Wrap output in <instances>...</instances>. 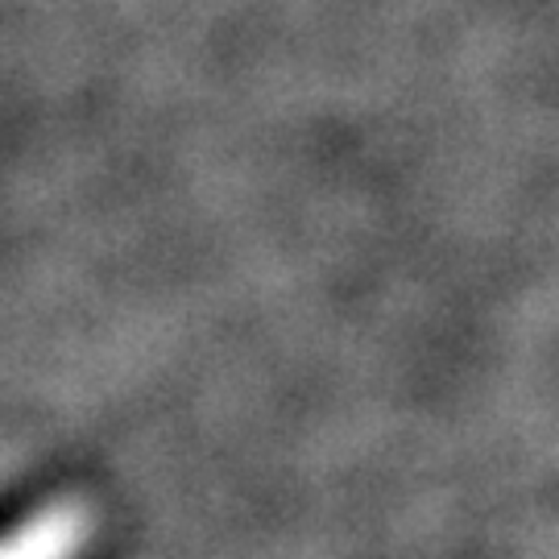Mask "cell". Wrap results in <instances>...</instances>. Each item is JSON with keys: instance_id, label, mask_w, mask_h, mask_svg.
<instances>
[{"instance_id": "1", "label": "cell", "mask_w": 559, "mask_h": 559, "mask_svg": "<svg viewBox=\"0 0 559 559\" xmlns=\"http://www.w3.org/2000/svg\"><path fill=\"white\" fill-rule=\"evenodd\" d=\"M83 539V514H41L29 531L0 543V559H71Z\"/></svg>"}]
</instances>
